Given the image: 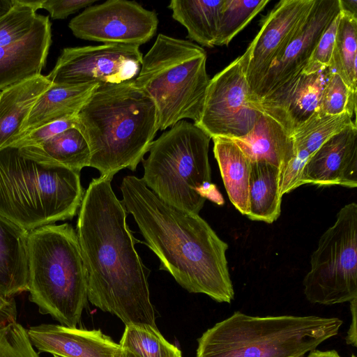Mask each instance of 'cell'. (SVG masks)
Masks as SVG:
<instances>
[{"label": "cell", "instance_id": "obj_29", "mask_svg": "<svg viewBox=\"0 0 357 357\" xmlns=\"http://www.w3.org/2000/svg\"><path fill=\"white\" fill-rule=\"evenodd\" d=\"M138 357H182L181 351L167 342L157 327L126 325L119 343Z\"/></svg>", "mask_w": 357, "mask_h": 357}, {"label": "cell", "instance_id": "obj_22", "mask_svg": "<svg viewBox=\"0 0 357 357\" xmlns=\"http://www.w3.org/2000/svg\"><path fill=\"white\" fill-rule=\"evenodd\" d=\"M17 149L22 156L44 165L63 167L81 172L90 165L89 144L76 127L69 128L39 145Z\"/></svg>", "mask_w": 357, "mask_h": 357}, {"label": "cell", "instance_id": "obj_27", "mask_svg": "<svg viewBox=\"0 0 357 357\" xmlns=\"http://www.w3.org/2000/svg\"><path fill=\"white\" fill-rule=\"evenodd\" d=\"M357 17L340 13L335 47L328 71L337 74L347 86L357 92Z\"/></svg>", "mask_w": 357, "mask_h": 357}, {"label": "cell", "instance_id": "obj_41", "mask_svg": "<svg viewBox=\"0 0 357 357\" xmlns=\"http://www.w3.org/2000/svg\"><path fill=\"white\" fill-rule=\"evenodd\" d=\"M306 357H341L335 350L320 351L313 349Z\"/></svg>", "mask_w": 357, "mask_h": 357}, {"label": "cell", "instance_id": "obj_34", "mask_svg": "<svg viewBox=\"0 0 357 357\" xmlns=\"http://www.w3.org/2000/svg\"><path fill=\"white\" fill-rule=\"evenodd\" d=\"M340 14L335 17L321 36L303 73L310 74L327 69L335 47Z\"/></svg>", "mask_w": 357, "mask_h": 357}, {"label": "cell", "instance_id": "obj_14", "mask_svg": "<svg viewBox=\"0 0 357 357\" xmlns=\"http://www.w3.org/2000/svg\"><path fill=\"white\" fill-rule=\"evenodd\" d=\"M340 13L339 0H315L308 15L274 60L249 100L262 98L301 73L321 36Z\"/></svg>", "mask_w": 357, "mask_h": 357}, {"label": "cell", "instance_id": "obj_44", "mask_svg": "<svg viewBox=\"0 0 357 357\" xmlns=\"http://www.w3.org/2000/svg\"><path fill=\"white\" fill-rule=\"evenodd\" d=\"M351 357H356V356L353 354Z\"/></svg>", "mask_w": 357, "mask_h": 357}, {"label": "cell", "instance_id": "obj_17", "mask_svg": "<svg viewBox=\"0 0 357 357\" xmlns=\"http://www.w3.org/2000/svg\"><path fill=\"white\" fill-rule=\"evenodd\" d=\"M27 332L38 353L61 357H116L121 350L119 344L99 329L41 324L29 327Z\"/></svg>", "mask_w": 357, "mask_h": 357}, {"label": "cell", "instance_id": "obj_42", "mask_svg": "<svg viewBox=\"0 0 357 357\" xmlns=\"http://www.w3.org/2000/svg\"><path fill=\"white\" fill-rule=\"evenodd\" d=\"M15 0H0V17L10 10Z\"/></svg>", "mask_w": 357, "mask_h": 357}, {"label": "cell", "instance_id": "obj_36", "mask_svg": "<svg viewBox=\"0 0 357 357\" xmlns=\"http://www.w3.org/2000/svg\"><path fill=\"white\" fill-rule=\"evenodd\" d=\"M295 153L280 171V189L283 196L301 185V178L304 167L310 158V155L305 151L295 150Z\"/></svg>", "mask_w": 357, "mask_h": 357}, {"label": "cell", "instance_id": "obj_43", "mask_svg": "<svg viewBox=\"0 0 357 357\" xmlns=\"http://www.w3.org/2000/svg\"><path fill=\"white\" fill-rule=\"evenodd\" d=\"M53 357H61V356H56V355H53Z\"/></svg>", "mask_w": 357, "mask_h": 357}, {"label": "cell", "instance_id": "obj_35", "mask_svg": "<svg viewBox=\"0 0 357 357\" xmlns=\"http://www.w3.org/2000/svg\"><path fill=\"white\" fill-rule=\"evenodd\" d=\"M76 116L62 119L29 131L13 142L10 147L20 149L39 145L54 136L75 127Z\"/></svg>", "mask_w": 357, "mask_h": 357}, {"label": "cell", "instance_id": "obj_16", "mask_svg": "<svg viewBox=\"0 0 357 357\" xmlns=\"http://www.w3.org/2000/svg\"><path fill=\"white\" fill-rule=\"evenodd\" d=\"M304 184L357 187V127L351 126L331 137L306 162Z\"/></svg>", "mask_w": 357, "mask_h": 357}, {"label": "cell", "instance_id": "obj_13", "mask_svg": "<svg viewBox=\"0 0 357 357\" xmlns=\"http://www.w3.org/2000/svg\"><path fill=\"white\" fill-rule=\"evenodd\" d=\"M314 1L281 0L264 19L259 31L239 56L250 86V96L305 20Z\"/></svg>", "mask_w": 357, "mask_h": 357}, {"label": "cell", "instance_id": "obj_12", "mask_svg": "<svg viewBox=\"0 0 357 357\" xmlns=\"http://www.w3.org/2000/svg\"><path fill=\"white\" fill-rule=\"evenodd\" d=\"M158 22L155 11L136 1L107 0L86 8L70 21L68 27L82 40L139 46L153 37Z\"/></svg>", "mask_w": 357, "mask_h": 357}, {"label": "cell", "instance_id": "obj_19", "mask_svg": "<svg viewBox=\"0 0 357 357\" xmlns=\"http://www.w3.org/2000/svg\"><path fill=\"white\" fill-rule=\"evenodd\" d=\"M29 231L0 214V296L28 291Z\"/></svg>", "mask_w": 357, "mask_h": 357}, {"label": "cell", "instance_id": "obj_21", "mask_svg": "<svg viewBox=\"0 0 357 357\" xmlns=\"http://www.w3.org/2000/svg\"><path fill=\"white\" fill-rule=\"evenodd\" d=\"M98 86H61L53 84L33 107L22 125L18 139L45 124L76 116Z\"/></svg>", "mask_w": 357, "mask_h": 357}, {"label": "cell", "instance_id": "obj_38", "mask_svg": "<svg viewBox=\"0 0 357 357\" xmlns=\"http://www.w3.org/2000/svg\"><path fill=\"white\" fill-rule=\"evenodd\" d=\"M17 305L14 298L0 296V326L17 321Z\"/></svg>", "mask_w": 357, "mask_h": 357}, {"label": "cell", "instance_id": "obj_37", "mask_svg": "<svg viewBox=\"0 0 357 357\" xmlns=\"http://www.w3.org/2000/svg\"><path fill=\"white\" fill-rule=\"evenodd\" d=\"M96 0H41L40 8L47 10L53 20H61L91 6Z\"/></svg>", "mask_w": 357, "mask_h": 357}, {"label": "cell", "instance_id": "obj_2", "mask_svg": "<svg viewBox=\"0 0 357 357\" xmlns=\"http://www.w3.org/2000/svg\"><path fill=\"white\" fill-rule=\"evenodd\" d=\"M122 202L146 244L169 273L190 293L204 294L219 303L234 298L226 251L228 245L199 215L174 206L151 191L142 178L125 176Z\"/></svg>", "mask_w": 357, "mask_h": 357}, {"label": "cell", "instance_id": "obj_32", "mask_svg": "<svg viewBox=\"0 0 357 357\" xmlns=\"http://www.w3.org/2000/svg\"><path fill=\"white\" fill-rule=\"evenodd\" d=\"M356 93L350 89L337 74L328 71L321 93L319 113L338 115L347 112L354 118L356 112Z\"/></svg>", "mask_w": 357, "mask_h": 357}, {"label": "cell", "instance_id": "obj_8", "mask_svg": "<svg viewBox=\"0 0 357 357\" xmlns=\"http://www.w3.org/2000/svg\"><path fill=\"white\" fill-rule=\"evenodd\" d=\"M206 59L202 46L162 33L143 56L134 82L153 101L160 130L185 119L199 121L210 81Z\"/></svg>", "mask_w": 357, "mask_h": 357}, {"label": "cell", "instance_id": "obj_25", "mask_svg": "<svg viewBox=\"0 0 357 357\" xmlns=\"http://www.w3.org/2000/svg\"><path fill=\"white\" fill-rule=\"evenodd\" d=\"M282 197L279 169L264 160L252 161L248 218L268 224L273 222L280 215Z\"/></svg>", "mask_w": 357, "mask_h": 357}, {"label": "cell", "instance_id": "obj_10", "mask_svg": "<svg viewBox=\"0 0 357 357\" xmlns=\"http://www.w3.org/2000/svg\"><path fill=\"white\" fill-rule=\"evenodd\" d=\"M142 57L139 46L135 45L66 47L46 76L61 86L119 84L136 78Z\"/></svg>", "mask_w": 357, "mask_h": 357}, {"label": "cell", "instance_id": "obj_4", "mask_svg": "<svg viewBox=\"0 0 357 357\" xmlns=\"http://www.w3.org/2000/svg\"><path fill=\"white\" fill-rule=\"evenodd\" d=\"M342 325L337 317L235 312L202 335L196 357H303L335 336Z\"/></svg>", "mask_w": 357, "mask_h": 357}, {"label": "cell", "instance_id": "obj_5", "mask_svg": "<svg viewBox=\"0 0 357 357\" xmlns=\"http://www.w3.org/2000/svg\"><path fill=\"white\" fill-rule=\"evenodd\" d=\"M29 301L42 314L76 328L88 303L87 280L76 230L68 223L29 233Z\"/></svg>", "mask_w": 357, "mask_h": 357}, {"label": "cell", "instance_id": "obj_40", "mask_svg": "<svg viewBox=\"0 0 357 357\" xmlns=\"http://www.w3.org/2000/svg\"><path fill=\"white\" fill-rule=\"evenodd\" d=\"M340 10L357 17L356 0H339Z\"/></svg>", "mask_w": 357, "mask_h": 357}, {"label": "cell", "instance_id": "obj_20", "mask_svg": "<svg viewBox=\"0 0 357 357\" xmlns=\"http://www.w3.org/2000/svg\"><path fill=\"white\" fill-rule=\"evenodd\" d=\"M52 84L46 75L40 74L0 91V151L18 139L33 107Z\"/></svg>", "mask_w": 357, "mask_h": 357}, {"label": "cell", "instance_id": "obj_33", "mask_svg": "<svg viewBox=\"0 0 357 357\" xmlns=\"http://www.w3.org/2000/svg\"><path fill=\"white\" fill-rule=\"evenodd\" d=\"M0 357H40L27 330L17 321L0 326Z\"/></svg>", "mask_w": 357, "mask_h": 357}, {"label": "cell", "instance_id": "obj_6", "mask_svg": "<svg viewBox=\"0 0 357 357\" xmlns=\"http://www.w3.org/2000/svg\"><path fill=\"white\" fill-rule=\"evenodd\" d=\"M84 192L80 172L41 165L15 148L0 151V214L28 231L72 219Z\"/></svg>", "mask_w": 357, "mask_h": 357}, {"label": "cell", "instance_id": "obj_31", "mask_svg": "<svg viewBox=\"0 0 357 357\" xmlns=\"http://www.w3.org/2000/svg\"><path fill=\"white\" fill-rule=\"evenodd\" d=\"M40 2L41 0H15L10 10L0 17V47L22 40L32 30Z\"/></svg>", "mask_w": 357, "mask_h": 357}, {"label": "cell", "instance_id": "obj_1", "mask_svg": "<svg viewBox=\"0 0 357 357\" xmlns=\"http://www.w3.org/2000/svg\"><path fill=\"white\" fill-rule=\"evenodd\" d=\"M112 178L90 182L79 209L76 232L86 273L89 301L125 325L156 327L148 282L149 270L135 250L128 212Z\"/></svg>", "mask_w": 357, "mask_h": 357}, {"label": "cell", "instance_id": "obj_7", "mask_svg": "<svg viewBox=\"0 0 357 357\" xmlns=\"http://www.w3.org/2000/svg\"><path fill=\"white\" fill-rule=\"evenodd\" d=\"M211 138L194 123L182 120L153 140L142 160L146 185L165 202L199 215L206 199L224 200L211 183L208 160Z\"/></svg>", "mask_w": 357, "mask_h": 357}, {"label": "cell", "instance_id": "obj_11", "mask_svg": "<svg viewBox=\"0 0 357 357\" xmlns=\"http://www.w3.org/2000/svg\"><path fill=\"white\" fill-rule=\"evenodd\" d=\"M250 94L238 56L210 79L200 119L193 123L211 139L246 136L261 114L250 105Z\"/></svg>", "mask_w": 357, "mask_h": 357}, {"label": "cell", "instance_id": "obj_24", "mask_svg": "<svg viewBox=\"0 0 357 357\" xmlns=\"http://www.w3.org/2000/svg\"><path fill=\"white\" fill-rule=\"evenodd\" d=\"M212 139L214 156L229 199L242 215L248 216L252 160L232 139Z\"/></svg>", "mask_w": 357, "mask_h": 357}, {"label": "cell", "instance_id": "obj_18", "mask_svg": "<svg viewBox=\"0 0 357 357\" xmlns=\"http://www.w3.org/2000/svg\"><path fill=\"white\" fill-rule=\"evenodd\" d=\"M52 44L49 16L38 15L32 30L22 40L0 47V91L41 74Z\"/></svg>", "mask_w": 357, "mask_h": 357}, {"label": "cell", "instance_id": "obj_9", "mask_svg": "<svg viewBox=\"0 0 357 357\" xmlns=\"http://www.w3.org/2000/svg\"><path fill=\"white\" fill-rule=\"evenodd\" d=\"M312 303L331 305L357 298V204H345L321 236L303 279Z\"/></svg>", "mask_w": 357, "mask_h": 357}, {"label": "cell", "instance_id": "obj_15", "mask_svg": "<svg viewBox=\"0 0 357 357\" xmlns=\"http://www.w3.org/2000/svg\"><path fill=\"white\" fill-rule=\"evenodd\" d=\"M328 74V69L310 74L302 72L262 98L249 102L291 137L319 111Z\"/></svg>", "mask_w": 357, "mask_h": 357}, {"label": "cell", "instance_id": "obj_30", "mask_svg": "<svg viewBox=\"0 0 357 357\" xmlns=\"http://www.w3.org/2000/svg\"><path fill=\"white\" fill-rule=\"evenodd\" d=\"M270 0H223L215 45H228Z\"/></svg>", "mask_w": 357, "mask_h": 357}, {"label": "cell", "instance_id": "obj_3", "mask_svg": "<svg viewBox=\"0 0 357 357\" xmlns=\"http://www.w3.org/2000/svg\"><path fill=\"white\" fill-rule=\"evenodd\" d=\"M91 153L89 167L113 178L135 171L159 130L152 99L133 80L98 86L76 115Z\"/></svg>", "mask_w": 357, "mask_h": 357}, {"label": "cell", "instance_id": "obj_26", "mask_svg": "<svg viewBox=\"0 0 357 357\" xmlns=\"http://www.w3.org/2000/svg\"><path fill=\"white\" fill-rule=\"evenodd\" d=\"M223 0H172L169 8L172 17L188 31V38L202 46H215L220 10Z\"/></svg>", "mask_w": 357, "mask_h": 357}, {"label": "cell", "instance_id": "obj_23", "mask_svg": "<svg viewBox=\"0 0 357 357\" xmlns=\"http://www.w3.org/2000/svg\"><path fill=\"white\" fill-rule=\"evenodd\" d=\"M233 140L252 161L264 160L279 169L295 153L292 137L262 113L248 135Z\"/></svg>", "mask_w": 357, "mask_h": 357}, {"label": "cell", "instance_id": "obj_28", "mask_svg": "<svg viewBox=\"0 0 357 357\" xmlns=\"http://www.w3.org/2000/svg\"><path fill=\"white\" fill-rule=\"evenodd\" d=\"M355 124L353 117L347 112L323 115L317 112L291 135L294 149L312 155L333 135Z\"/></svg>", "mask_w": 357, "mask_h": 357}, {"label": "cell", "instance_id": "obj_39", "mask_svg": "<svg viewBox=\"0 0 357 357\" xmlns=\"http://www.w3.org/2000/svg\"><path fill=\"white\" fill-rule=\"evenodd\" d=\"M351 322L347 333L345 340L347 344L357 347L356 317H357V298L350 302Z\"/></svg>", "mask_w": 357, "mask_h": 357}]
</instances>
